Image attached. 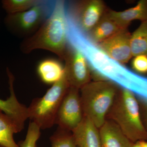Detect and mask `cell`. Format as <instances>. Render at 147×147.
I'll list each match as a JSON object with an SVG mask.
<instances>
[{"label": "cell", "mask_w": 147, "mask_h": 147, "mask_svg": "<svg viewBox=\"0 0 147 147\" xmlns=\"http://www.w3.org/2000/svg\"><path fill=\"white\" fill-rule=\"evenodd\" d=\"M66 2L56 1L53 13L38 30L25 38L21 45L23 53L37 49L50 51L63 59L68 44Z\"/></svg>", "instance_id": "6da1fadb"}, {"label": "cell", "mask_w": 147, "mask_h": 147, "mask_svg": "<svg viewBox=\"0 0 147 147\" xmlns=\"http://www.w3.org/2000/svg\"><path fill=\"white\" fill-rule=\"evenodd\" d=\"M111 120L132 143L147 139V131L142 123L139 104L134 93L123 88L119 90L106 119Z\"/></svg>", "instance_id": "7a4b0ae2"}, {"label": "cell", "mask_w": 147, "mask_h": 147, "mask_svg": "<svg viewBox=\"0 0 147 147\" xmlns=\"http://www.w3.org/2000/svg\"><path fill=\"white\" fill-rule=\"evenodd\" d=\"M119 90L115 84L107 80L90 82L80 89L84 117L99 129L104 123Z\"/></svg>", "instance_id": "3957f363"}, {"label": "cell", "mask_w": 147, "mask_h": 147, "mask_svg": "<svg viewBox=\"0 0 147 147\" xmlns=\"http://www.w3.org/2000/svg\"><path fill=\"white\" fill-rule=\"evenodd\" d=\"M69 88L65 71L63 77L53 84L43 96L32 100L28 107L29 118L40 129L53 127L58 110Z\"/></svg>", "instance_id": "277c9868"}, {"label": "cell", "mask_w": 147, "mask_h": 147, "mask_svg": "<svg viewBox=\"0 0 147 147\" xmlns=\"http://www.w3.org/2000/svg\"><path fill=\"white\" fill-rule=\"evenodd\" d=\"M55 3L56 1H39L28 10L7 14L5 18V25L12 34L28 38L34 34L50 17Z\"/></svg>", "instance_id": "5b68a950"}, {"label": "cell", "mask_w": 147, "mask_h": 147, "mask_svg": "<svg viewBox=\"0 0 147 147\" xmlns=\"http://www.w3.org/2000/svg\"><path fill=\"white\" fill-rule=\"evenodd\" d=\"M101 0L66 2L67 19L79 31L86 34L93 28L106 12Z\"/></svg>", "instance_id": "8992f818"}, {"label": "cell", "mask_w": 147, "mask_h": 147, "mask_svg": "<svg viewBox=\"0 0 147 147\" xmlns=\"http://www.w3.org/2000/svg\"><path fill=\"white\" fill-rule=\"evenodd\" d=\"M63 59L65 61L66 76L70 87L80 90L90 82L91 69L86 57L69 42Z\"/></svg>", "instance_id": "52a82bcc"}, {"label": "cell", "mask_w": 147, "mask_h": 147, "mask_svg": "<svg viewBox=\"0 0 147 147\" xmlns=\"http://www.w3.org/2000/svg\"><path fill=\"white\" fill-rule=\"evenodd\" d=\"M84 117L80 90L70 87L58 110L55 124L66 131H72Z\"/></svg>", "instance_id": "ba28073f"}, {"label": "cell", "mask_w": 147, "mask_h": 147, "mask_svg": "<svg viewBox=\"0 0 147 147\" xmlns=\"http://www.w3.org/2000/svg\"><path fill=\"white\" fill-rule=\"evenodd\" d=\"M131 36L127 28L123 29L97 45L110 58L123 64L132 57Z\"/></svg>", "instance_id": "9c48e42d"}, {"label": "cell", "mask_w": 147, "mask_h": 147, "mask_svg": "<svg viewBox=\"0 0 147 147\" xmlns=\"http://www.w3.org/2000/svg\"><path fill=\"white\" fill-rule=\"evenodd\" d=\"M6 72L10 96L6 100L0 98V110L12 120L20 132L24 129L25 121L29 119L28 107L18 102L13 88L14 76L8 67L7 68Z\"/></svg>", "instance_id": "30bf717a"}, {"label": "cell", "mask_w": 147, "mask_h": 147, "mask_svg": "<svg viewBox=\"0 0 147 147\" xmlns=\"http://www.w3.org/2000/svg\"><path fill=\"white\" fill-rule=\"evenodd\" d=\"M72 132L76 147H101L99 129L86 117Z\"/></svg>", "instance_id": "8fae6325"}, {"label": "cell", "mask_w": 147, "mask_h": 147, "mask_svg": "<svg viewBox=\"0 0 147 147\" xmlns=\"http://www.w3.org/2000/svg\"><path fill=\"white\" fill-rule=\"evenodd\" d=\"M99 130L101 147H131L134 144L111 120L106 119Z\"/></svg>", "instance_id": "7c38bea8"}, {"label": "cell", "mask_w": 147, "mask_h": 147, "mask_svg": "<svg viewBox=\"0 0 147 147\" xmlns=\"http://www.w3.org/2000/svg\"><path fill=\"white\" fill-rule=\"evenodd\" d=\"M108 16L122 28H127L134 20H147V0H141L134 7L123 11L107 10Z\"/></svg>", "instance_id": "4fadbf2b"}, {"label": "cell", "mask_w": 147, "mask_h": 147, "mask_svg": "<svg viewBox=\"0 0 147 147\" xmlns=\"http://www.w3.org/2000/svg\"><path fill=\"white\" fill-rule=\"evenodd\" d=\"M107 10L95 26L86 34L91 42L96 45L123 29L109 17Z\"/></svg>", "instance_id": "5bb4252c"}, {"label": "cell", "mask_w": 147, "mask_h": 147, "mask_svg": "<svg viewBox=\"0 0 147 147\" xmlns=\"http://www.w3.org/2000/svg\"><path fill=\"white\" fill-rule=\"evenodd\" d=\"M38 74L43 83L53 84L63 77L64 67L56 60L47 59L40 63L37 68Z\"/></svg>", "instance_id": "9a60e30c"}, {"label": "cell", "mask_w": 147, "mask_h": 147, "mask_svg": "<svg viewBox=\"0 0 147 147\" xmlns=\"http://www.w3.org/2000/svg\"><path fill=\"white\" fill-rule=\"evenodd\" d=\"M18 132L14 123L0 110V145L5 147H19L13 139V134Z\"/></svg>", "instance_id": "2e32d148"}, {"label": "cell", "mask_w": 147, "mask_h": 147, "mask_svg": "<svg viewBox=\"0 0 147 147\" xmlns=\"http://www.w3.org/2000/svg\"><path fill=\"white\" fill-rule=\"evenodd\" d=\"M130 45L132 57L147 56V20L142 22L131 34Z\"/></svg>", "instance_id": "e0dca14e"}, {"label": "cell", "mask_w": 147, "mask_h": 147, "mask_svg": "<svg viewBox=\"0 0 147 147\" xmlns=\"http://www.w3.org/2000/svg\"><path fill=\"white\" fill-rule=\"evenodd\" d=\"M38 0H3L2 5L7 14L23 12L30 9L38 3Z\"/></svg>", "instance_id": "ac0fdd59"}, {"label": "cell", "mask_w": 147, "mask_h": 147, "mask_svg": "<svg viewBox=\"0 0 147 147\" xmlns=\"http://www.w3.org/2000/svg\"><path fill=\"white\" fill-rule=\"evenodd\" d=\"M59 127L50 137L51 147H77L72 134Z\"/></svg>", "instance_id": "d6986e66"}, {"label": "cell", "mask_w": 147, "mask_h": 147, "mask_svg": "<svg viewBox=\"0 0 147 147\" xmlns=\"http://www.w3.org/2000/svg\"><path fill=\"white\" fill-rule=\"evenodd\" d=\"M40 129L36 124L30 122L25 140L18 144L19 147H36V142L40 135Z\"/></svg>", "instance_id": "ffe728a7"}, {"label": "cell", "mask_w": 147, "mask_h": 147, "mask_svg": "<svg viewBox=\"0 0 147 147\" xmlns=\"http://www.w3.org/2000/svg\"><path fill=\"white\" fill-rule=\"evenodd\" d=\"M131 65L133 70L137 73L147 74V56L141 55L134 57Z\"/></svg>", "instance_id": "44dd1931"}, {"label": "cell", "mask_w": 147, "mask_h": 147, "mask_svg": "<svg viewBox=\"0 0 147 147\" xmlns=\"http://www.w3.org/2000/svg\"><path fill=\"white\" fill-rule=\"evenodd\" d=\"M131 147H143V146L140 143V141H138L134 143Z\"/></svg>", "instance_id": "7402d4cb"}, {"label": "cell", "mask_w": 147, "mask_h": 147, "mask_svg": "<svg viewBox=\"0 0 147 147\" xmlns=\"http://www.w3.org/2000/svg\"><path fill=\"white\" fill-rule=\"evenodd\" d=\"M140 143L143 147H147V142L145 141H140Z\"/></svg>", "instance_id": "603a6c76"}, {"label": "cell", "mask_w": 147, "mask_h": 147, "mask_svg": "<svg viewBox=\"0 0 147 147\" xmlns=\"http://www.w3.org/2000/svg\"><path fill=\"white\" fill-rule=\"evenodd\" d=\"M0 147H5L3 146H1V145H0Z\"/></svg>", "instance_id": "cb8c5ba5"}, {"label": "cell", "mask_w": 147, "mask_h": 147, "mask_svg": "<svg viewBox=\"0 0 147 147\" xmlns=\"http://www.w3.org/2000/svg\"><path fill=\"white\" fill-rule=\"evenodd\" d=\"M36 147H37V146H36Z\"/></svg>", "instance_id": "d4e9b609"}]
</instances>
